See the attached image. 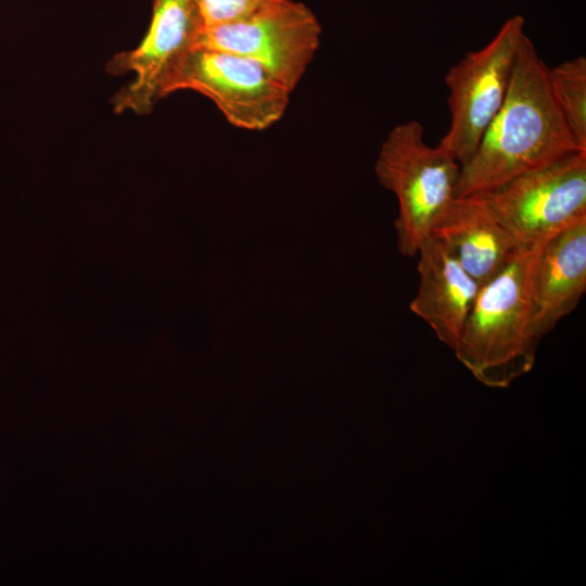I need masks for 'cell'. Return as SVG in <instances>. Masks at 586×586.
<instances>
[{
	"mask_svg": "<svg viewBox=\"0 0 586 586\" xmlns=\"http://www.w3.org/2000/svg\"><path fill=\"white\" fill-rule=\"evenodd\" d=\"M542 246L521 247L480 288L453 349L487 386L506 387L534 366L539 339L533 328L531 279Z\"/></svg>",
	"mask_w": 586,
	"mask_h": 586,
	"instance_id": "7a4b0ae2",
	"label": "cell"
},
{
	"mask_svg": "<svg viewBox=\"0 0 586 586\" xmlns=\"http://www.w3.org/2000/svg\"><path fill=\"white\" fill-rule=\"evenodd\" d=\"M475 196L521 247L544 244L586 219V152L523 173Z\"/></svg>",
	"mask_w": 586,
	"mask_h": 586,
	"instance_id": "277c9868",
	"label": "cell"
},
{
	"mask_svg": "<svg viewBox=\"0 0 586 586\" xmlns=\"http://www.w3.org/2000/svg\"><path fill=\"white\" fill-rule=\"evenodd\" d=\"M321 33L306 4L280 0L242 20L203 27L195 47L251 59L293 92L319 49Z\"/></svg>",
	"mask_w": 586,
	"mask_h": 586,
	"instance_id": "52a82bcc",
	"label": "cell"
},
{
	"mask_svg": "<svg viewBox=\"0 0 586 586\" xmlns=\"http://www.w3.org/2000/svg\"><path fill=\"white\" fill-rule=\"evenodd\" d=\"M416 256L419 286L410 310L454 349L481 286L449 249L431 235Z\"/></svg>",
	"mask_w": 586,
	"mask_h": 586,
	"instance_id": "9c48e42d",
	"label": "cell"
},
{
	"mask_svg": "<svg viewBox=\"0 0 586 586\" xmlns=\"http://www.w3.org/2000/svg\"><path fill=\"white\" fill-rule=\"evenodd\" d=\"M280 0H196L203 27L247 17Z\"/></svg>",
	"mask_w": 586,
	"mask_h": 586,
	"instance_id": "4fadbf2b",
	"label": "cell"
},
{
	"mask_svg": "<svg viewBox=\"0 0 586 586\" xmlns=\"http://www.w3.org/2000/svg\"><path fill=\"white\" fill-rule=\"evenodd\" d=\"M460 164L438 144L429 145L420 122L396 125L382 142L374 171L398 204V252L413 257L455 196Z\"/></svg>",
	"mask_w": 586,
	"mask_h": 586,
	"instance_id": "3957f363",
	"label": "cell"
},
{
	"mask_svg": "<svg viewBox=\"0 0 586 586\" xmlns=\"http://www.w3.org/2000/svg\"><path fill=\"white\" fill-rule=\"evenodd\" d=\"M586 152L572 136L553 97L548 65L525 35L506 99L468 162L455 196L487 192L528 170Z\"/></svg>",
	"mask_w": 586,
	"mask_h": 586,
	"instance_id": "6da1fadb",
	"label": "cell"
},
{
	"mask_svg": "<svg viewBox=\"0 0 586 586\" xmlns=\"http://www.w3.org/2000/svg\"><path fill=\"white\" fill-rule=\"evenodd\" d=\"M462 268L482 286L513 258L521 246L475 195L456 196L432 229Z\"/></svg>",
	"mask_w": 586,
	"mask_h": 586,
	"instance_id": "8fae6325",
	"label": "cell"
},
{
	"mask_svg": "<svg viewBox=\"0 0 586 586\" xmlns=\"http://www.w3.org/2000/svg\"><path fill=\"white\" fill-rule=\"evenodd\" d=\"M179 90L203 94L230 125L252 131L278 123L292 93L257 62L205 47H194L182 58L166 85L165 97Z\"/></svg>",
	"mask_w": 586,
	"mask_h": 586,
	"instance_id": "8992f818",
	"label": "cell"
},
{
	"mask_svg": "<svg viewBox=\"0 0 586 586\" xmlns=\"http://www.w3.org/2000/svg\"><path fill=\"white\" fill-rule=\"evenodd\" d=\"M203 22L196 0H152V16L141 42L114 55L111 75L135 78L112 98L116 113L149 114L165 97L166 85L182 58L196 44Z\"/></svg>",
	"mask_w": 586,
	"mask_h": 586,
	"instance_id": "ba28073f",
	"label": "cell"
},
{
	"mask_svg": "<svg viewBox=\"0 0 586 586\" xmlns=\"http://www.w3.org/2000/svg\"><path fill=\"white\" fill-rule=\"evenodd\" d=\"M524 24L521 15L510 17L486 46L468 52L444 77L450 123L438 145L460 166L473 155L506 99Z\"/></svg>",
	"mask_w": 586,
	"mask_h": 586,
	"instance_id": "5b68a950",
	"label": "cell"
},
{
	"mask_svg": "<svg viewBox=\"0 0 586 586\" xmlns=\"http://www.w3.org/2000/svg\"><path fill=\"white\" fill-rule=\"evenodd\" d=\"M556 103L576 142L586 150V58L548 66Z\"/></svg>",
	"mask_w": 586,
	"mask_h": 586,
	"instance_id": "7c38bea8",
	"label": "cell"
},
{
	"mask_svg": "<svg viewBox=\"0 0 586 586\" xmlns=\"http://www.w3.org/2000/svg\"><path fill=\"white\" fill-rule=\"evenodd\" d=\"M586 291V219L540 247L531 279L533 328L540 340L570 315Z\"/></svg>",
	"mask_w": 586,
	"mask_h": 586,
	"instance_id": "30bf717a",
	"label": "cell"
}]
</instances>
